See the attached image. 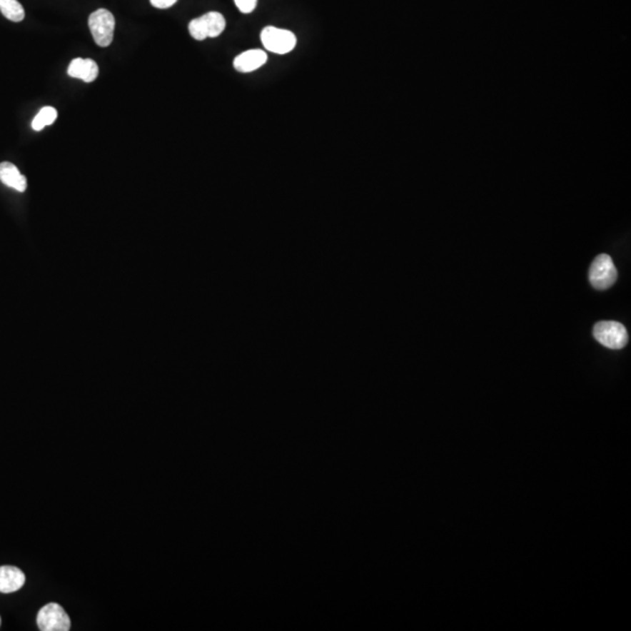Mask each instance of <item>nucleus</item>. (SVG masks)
<instances>
[{"label": "nucleus", "mask_w": 631, "mask_h": 631, "mask_svg": "<svg viewBox=\"0 0 631 631\" xmlns=\"http://www.w3.org/2000/svg\"><path fill=\"white\" fill-rule=\"evenodd\" d=\"M88 25L93 34L94 41L100 47L111 45L115 31V18L113 14L106 9L95 11L88 19Z\"/></svg>", "instance_id": "1"}, {"label": "nucleus", "mask_w": 631, "mask_h": 631, "mask_svg": "<svg viewBox=\"0 0 631 631\" xmlns=\"http://www.w3.org/2000/svg\"><path fill=\"white\" fill-rule=\"evenodd\" d=\"M226 20L219 12H208L196 18L188 25V31L193 39L203 40L207 38H216L225 31Z\"/></svg>", "instance_id": "2"}, {"label": "nucleus", "mask_w": 631, "mask_h": 631, "mask_svg": "<svg viewBox=\"0 0 631 631\" xmlns=\"http://www.w3.org/2000/svg\"><path fill=\"white\" fill-rule=\"evenodd\" d=\"M261 40L264 49L275 54H287L296 47L297 38L291 31L267 26L262 29Z\"/></svg>", "instance_id": "3"}, {"label": "nucleus", "mask_w": 631, "mask_h": 631, "mask_svg": "<svg viewBox=\"0 0 631 631\" xmlns=\"http://www.w3.org/2000/svg\"><path fill=\"white\" fill-rule=\"evenodd\" d=\"M617 280V269L612 258L607 254H601L592 261L590 269V281L592 287L597 290H605L612 287Z\"/></svg>", "instance_id": "4"}, {"label": "nucleus", "mask_w": 631, "mask_h": 631, "mask_svg": "<svg viewBox=\"0 0 631 631\" xmlns=\"http://www.w3.org/2000/svg\"><path fill=\"white\" fill-rule=\"evenodd\" d=\"M592 333L600 344L612 350H620L628 344V332L621 323H597Z\"/></svg>", "instance_id": "5"}, {"label": "nucleus", "mask_w": 631, "mask_h": 631, "mask_svg": "<svg viewBox=\"0 0 631 631\" xmlns=\"http://www.w3.org/2000/svg\"><path fill=\"white\" fill-rule=\"evenodd\" d=\"M36 625L42 631H68L71 629V617L58 603H49L42 607L36 616Z\"/></svg>", "instance_id": "6"}, {"label": "nucleus", "mask_w": 631, "mask_h": 631, "mask_svg": "<svg viewBox=\"0 0 631 631\" xmlns=\"http://www.w3.org/2000/svg\"><path fill=\"white\" fill-rule=\"evenodd\" d=\"M267 53L262 49H249L241 53L234 59V68L240 73H251L256 71L258 68L267 62Z\"/></svg>", "instance_id": "7"}, {"label": "nucleus", "mask_w": 631, "mask_h": 631, "mask_svg": "<svg viewBox=\"0 0 631 631\" xmlns=\"http://www.w3.org/2000/svg\"><path fill=\"white\" fill-rule=\"evenodd\" d=\"M67 73L71 78L91 84L99 76V66L91 59L76 58L71 62Z\"/></svg>", "instance_id": "8"}, {"label": "nucleus", "mask_w": 631, "mask_h": 631, "mask_svg": "<svg viewBox=\"0 0 631 631\" xmlns=\"http://www.w3.org/2000/svg\"><path fill=\"white\" fill-rule=\"evenodd\" d=\"M25 581L26 577L18 567H0V592H14L21 590Z\"/></svg>", "instance_id": "9"}, {"label": "nucleus", "mask_w": 631, "mask_h": 631, "mask_svg": "<svg viewBox=\"0 0 631 631\" xmlns=\"http://www.w3.org/2000/svg\"><path fill=\"white\" fill-rule=\"evenodd\" d=\"M0 181L6 186L14 188L18 192L26 191V178L20 173L16 165L9 163V161H4L0 164Z\"/></svg>", "instance_id": "10"}, {"label": "nucleus", "mask_w": 631, "mask_h": 631, "mask_svg": "<svg viewBox=\"0 0 631 631\" xmlns=\"http://www.w3.org/2000/svg\"><path fill=\"white\" fill-rule=\"evenodd\" d=\"M0 12L14 23L25 19V10L18 0H0Z\"/></svg>", "instance_id": "11"}, {"label": "nucleus", "mask_w": 631, "mask_h": 631, "mask_svg": "<svg viewBox=\"0 0 631 631\" xmlns=\"http://www.w3.org/2000/svg\"><path fill=\"white\" fill-rule=\"evenodd\" d=\"M58 117V111L53 106H45L40 110L36 118L33 119L32 128L36 131H41L45 126H51Z\"/></svg>", "instance_id": "12"}, {"label": "nucleus", "mask_w": 631, "mask_h": 631, "mask_svg": "<svg viewBox=\"0 0 631 631\" xmlns=\"http://www.w3.org/2000/svg\"><path fill=\"white\" fill-rule=\"evenodd\" d=\"M236 7L242 14H251L258 5V0H234Z\"/></svg>", "instance_id": "13"}, {"label": "nucleus", "mask_w": 631, "mask_h": 631, "mask_svg": "<svg viewBox=\"0 0 631 631\" xmlns=\"http://www.w3.org/2000/svg\"><path fill=\"white\" fill-rule=\"evenodd\" d=\"M150 3L153 7L165 10V9L173 6L174 4L177 3V0H150Z\"/></svg>", "instance_id": "14"}, {"label": "nucleus", "mask_w": 631, "mask_h": 631, "mask_svg": "<svg viewBox=\"0 0 631 631\" xmlns=\"http://www.w3.org/2000/svg\"><path fill=\"white\" fill-rule=\"evenodd\" d=\"M0 623H1V618H0Z\"/></svg>", "instance_id": "15"}]
</instances>
